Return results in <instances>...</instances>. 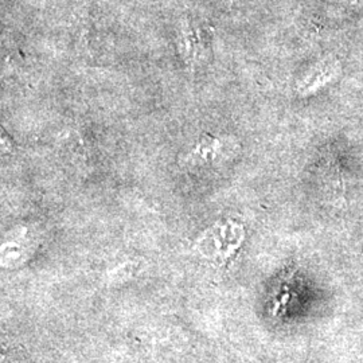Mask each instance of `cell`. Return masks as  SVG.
Masks as SVG:
<instances>
[{
  "mask_svg": "<svg viewBox=\"0 0 363 363\" xmlns=\"http://www.w3.org/2000/svg\"><path fill=\"white\" fill-rule=\"evenodd\" d=\"M1 363H26L23 359H21V358H18V357H10V355H7V357H3V361Z\"/></svg>",
  "mask_w": 363,
  "mask_h": 363,
  "instance_id": "1",
  "label": "cell"
}]
</instances>
